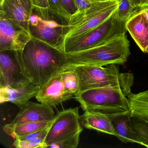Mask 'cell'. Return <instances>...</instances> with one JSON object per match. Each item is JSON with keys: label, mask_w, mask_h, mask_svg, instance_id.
<instances>
[{"label": "cell", "mask_w": 148, "mask_h": 148, "mask_svg": "<svg viewBox=\"0 0 148 148\" xmlns=\"http://www.w3.org/2000/svg\"><path fill=\"white\" fill-rule=\"evenodd\" d=\"M14 52L26 77L40 87L71 67L65 53L33 38L23 51Z\"/></svg>", "instance_id": "cell-1"}, {"label": "cell", "mask_w": 148, "mask_h": 148, "mask_svg": "<svg viewBox=\"0 0 148 148\" xmlns=\"http://www.w3.org/2000/svg\"><path fill=\"white\" fill-rule=\"evenodd\" d=\"M134 80V74L129 72L117 84L87 90L73 98L84 111L99 112L110 118L130 113L128 95L132 92Z\"/></svg>", "instance_id": "cell-2"}, {"label": "cell", "mask_w": 148, "mask_h": 148, "mask_svg": "<svg viewBox=\"0 0 148 148\" xmlns=\"http://www.w3.org/2000/svg\"><path fill=\"white\" fill-rule=\"evenodd\" d=\"M126 34H117L94 47L80 51L65 53L71 65H89L104 66L123 65L131 54Z\"/></svg>", "instance_id": "cell-3"}, {"label": "cell", "mask_w": 148, "mask_h": 148, "mask_svg": "<svg viewBox=\"0 0 148 148\" xmlns=\"http://www.w3.org/2000/svg\"><path fill=\"white\" fill-rule=\"evenodd\" d=\"M118 7L117 0H103L85 10L77 12L69 21L65 42L101 25L115 12Z\"/></svg>", "instance_id": "cell-4"}, {"label": "cell", "mask_w": 148, "mask_h": 148, "mask_svg": "<svg viewBox=\"0 0 148 148\" xmlns=\"http://www.w3.org/2000/svg\"><path fill=\"white\" fill-rule=\"evenodd\" d=\"M116 12L107 20L96 28L83 35L66 40L64 47V53L86 50L105 42L115 35L126 34V21L119 20Z\"/></svg>", "instance_id": "cell-5"}, {"label": "cell", "mask_w": 148, "mask_h": 148, "mask_svg": "<svg viewBox=\"0 0 148 148\" xmlns=\"http://www.w3.org/2000/svg\"><path fill=\"white\" fill-rule=\"evenodd\" d=\"M70 68L76 72L78 77V93L90 89L117 84L125 78L129 73H121L118 66L115 64L104 66L74 65H71Z\"/></svg>", "instance_id": "cell-6"}, {"label": "cell", "mask_w": 148, "mask_h": 148, "mask_svg": "<svg viewBox=\"0 0 148 148\" xmlns=\"http://www.w3.org/2000/svg\"><path fill=\"white\" fill-rule=\"evenodd\" d=\"M67 29L68 24L56 17L43 18L34 11L30 17V31L33 38L63 52Z\"/></svg>", "instance_id": "cell-7"}, {"label": "cell", "mask_w": 148, "mask_h": 148, "mask_svg": "<svg viewBox=\"0 0 148 148\" xmlns=\"http://www.w3.org/2000/svg\"><path fill=\"white\" fill-rule=\"evenodd\" d=\"M79 107L64 110L55 115L45 140V148L83 131Z\"/></svg>", "instance_id": "cell-8"}, {"label": "cell", "mask_w": 148, "mask_h": 148, "mask_svg": "<svg viewBox=\"0 0 148 148\" xmlns=\"http://www.w3.org/2000/svg\"><path fill=\"white\" fill-rule=\"evenodd\" d=\"M32 39L31 33L21 26L0 16V51H21Z\"/></svg>", "instance_id": "cell-9"}, {"label": "cell", "mask_w": 148, "mask_h": 148, "mask_svg": "<svg viewBox=\"0 0 148 148\" xmlns=\"http://www.w3.org/2000/svg\"><path fill=\"white\" fill-rule=\"evenodd\" d=\"M0 51V87L18 88L31 83L21 69L14 51Z\"/></svg>", "instance_id": "cell-10"}, {"label": "cell", "mask_w": 148, "mask_h": 148, "mask_svg": "<svg viewBox=\"0 0 148 148\" xmlns=\"http://www.w3.org/2000/svg\"><path fill=\"white\" fill-rule=\"evenodd\" d=\"M53 106L44 104L29 101L21 109L15 118L11 123L3 127L5 132L14 126L28 122L51 121L55 117Z\"/></svg>", "instance_id": "cell-11"}, {"label": "cell", "mask_w": 148, "mask_h": 148, "mask_svg": "<svg viewBox=\"0 0 148 148\" xmlns=\"http://www.w3.org/2000/svg\"><path fill=\"white\" fill-rule=\"evenodd\" d=\"M34 9L31 0H5L0 6V16L14 21L30 33V19Z\"/></svg>", "instance_id": "cell-12"}, {"label": "cell", "mask_w": 148, "mask_h": 148, "mask_svg": "<svg viewBox=\"0 0 148 148\" xmlns=\"http://www.w3.org/2000/svg\"><path fill=\"white\" fill-rule=\"evenodd\" d=\"M41 103L55 106L66 101L60 73L54 75L40 87L36 97Z\"/></svg>", "instance_id": "cell-13"}, {"label": "cell", "mask_w": 148, "mask_h": 148, "mask_svg": "<svg viewBox=\"0 0 148 148\" xmlns=\"http://www.w3.org/2000/svg\"><path fill=\"white\" fill-rule=\"evenodd\" d=\"M125 27L141 51L145 53L148 46V20L145 14L137 9L127 20Z\"/></svg>", "instance_id": "cell-14"}, {"label": "cell", "mask_w": 148, "mask_h": 148, "mask_svg": "<svg viewBox=\"0 0 148 148\" xmlns=\"http://www.w3.org/2000/svg\"><path fill=\"white\" fill-rule=\"evenodd\" d=\"M40 89L39 86L32 82L18 88L0 87V103L11 102L21 109L36 97Z\"/></svg>", "instance_id": "cell-15"}, {"label": "cell", "mask_w": 148, "mask_h": 148, "mask_svg": "<svg viewBox=\"0 0 148 148\" xmlns=\"http://www.w3.org/2000/svg\"><path fill=\"white\" fill-rule=\"evenodd\" d=\"M81 124L84 128L94 130L117 138L112 122L108 115L93 110L85 111L81 116Z\"/></svg>", "instance_id": "cell-16"}, {"label": "cell", "mask_w": 148, "mask_h": 148, "mask_svg": "<svg viewBox=\"0 0 148 148\" xmlns=\"http://www.w3.org/2000/svg\"><path fill=\"white\" fill-rule=\"evenodd\" d=\"M117 134V138L125 143H142L132 126L130 113L110 118Z\"/></svg>", "instance_id": "cell-17"}, {"label": "cell", "mask_w": 148, "mask_h": 148, "mask_svg": "<svg viewBox=\"0 0 148 148\" xmlns=\"http://www.w3.org/2000/svg\"><path fill=\"white\" fill-rule=\"evenodd\" d=\"M132 116L148 121V90L128 95Z\"/></svg>", "instance_id": "cell-18"}, {"label": "cell", "mask_w": 148, "mask_h": 148, "mask_svg": "<svg viewBox=\"0 0 148 148\" xmlns=\"http://www.w3.org/2000/svg\"><path fill=\"white\" fill-rule=\"evenodd\" d=\"M64 89V96L66 100L74 97L78 93L79 82L77 75L71 68L60 73Z\"/></svg>", "instance_id": "cell-19"}, {"label": "cell", "mask_w": 148, "mask_h": 148, "mask_svg": "<svg viewBox=\"0 0 148 148\" xmlns=\"http://www.w3.org/2000/svg\"><path fill=\"white\" fill-rule=\"evenodd\" d=\"M52 121L28 122L14 126L6 133L14 139L44 129L51 123Z\"/></svg>", "instance_id": "cell-20"}, {"label": "cell", "mask_w": 148, "mask_h": 148, "mask_svg": "<svg viewBox=\"0 0 148 148\" xmlns=\"http://www.w3.org/2000/svg\"><path fill=\"white\" fill-rule=\"evenodd\" d=\"M132 126L142 143L148 148V121L131 116Z\"/></svg>", "instance_id": "cell-21"}, {"label": "cell", "mask_w": 148, "mask_h": 148, "mask_svg": "<svg viewBox=\"0 0 148 148\" xmlns=\"http://www.w3.org/2000/svg\"><path fill=\"white\" fill-rule=\"evenodd\" d=\"M118 7L116 12L118 18L122 21L127 20L137 9L134 8L130 0H117Z\"/></svg>", "instance_id": "cell-22"}, {"label": "cell", "mask_w": 148, "mask_h": 148, "mask_svg": "<svg viewBox=\"0 0 148 148\" xmlns=\"http://www.w3.org/2000/svg\"><path fill=\"white\" fill-rule=\"evenodd\" d=\"M51 14L68 24L71 16L65 11L60 0H49Z\"/></svg>", "instance_id": "cell-23"}, {"label": "cell", "mask_w": 148, "mask_h": 148, "mask_svg": "<svg viewBox=\"0 0 148 148\" xmlns=\"http://www.w3.org/2000/svg\"><path fill=\"white\" fill-rule=\"evenodd\" d=\"M34 7V11L43 18H47L52 16L50 12L49 0H31Z\"/></svg>", "instance_id": "cell-24"}, {"label": "cell", "mask_w": 148, "mask_h": 148, "mask_svg": "<svg viewBox=\"0 0 148 148\" xmlns=\"http://www.w3.org/2000/svg\"><path fill=\"white\" fill-rule=\"evenodd\" d=\"M79 132L73 136L65 138L61 141L48 145V147L53 148H76L79 144L80 135Z\"/></svg>", "instance_id": "cell-25"}, {"label": "cell", "mask_w": 148, "mask_h": 148, "mask_svg": "<svg viewBox=\"0 0 148 148\" xmlns=\"http://www.w3.org/2000/svg\"><path fill=\"white\" fill-rule=\"evenodd\" d=\"M13 145L18 148H45V138H40L30 141H22L15 138Z\"/></svg>", "instance_id": "cell-26"}, {"label": "cell", "mask_w": 148, "mask_h": 148, "mask_svg": "<svg viewBox=\"0 0 148 148\" xmlns=\"http://www.w3.org/2000/svg\"><path fill=\"white\" fill-rule=\"evenodd\" d=\"M52 122L51 123L49 124L46 127L44 128V129H41L38 131L32 132L28 135H25V136H21L15 138L19 139L22 141H30L32 140H34L36 138H45L46 136L51 128V125ZM14 138V139H15Z\"/></svg>", "instance_id": "cell-27"}, {"label": "cell", "mask_w": 148, "mask_h": 148, "mask_svg": "<svg viewBox=\"0 0 148 148\" xmlns=\"http://www.w3.org/2000/svg\"><path fill=\"white\" fill-rule=\"evenodd\" d=\"M64 9L71 17L77 11L75 0H60Z\"/></svg>", "instance_id": "cell-28"}, {"label": "cell", "mask_w": 148, "mask_h": 148, "mask_svg": "<svg viewBox=\"0 0 148 148\" xmlns=\"http://www.w3.org/2000/svg\"><path fill=\"white\" fill-rule=\"evenodd\" d=\"M101 1L103 0H75L76 6L77 8V12L85 10L93 4Z\"/></svg>", "instance_id": "cell-29"}, {"label": "cell", "mask_w": 148, "mask_h": 148, "mask_svg": "<svg viewBox=\"0 0 148 148\" xmlns=\"http://www.w3.org/2000/svg\"><path fill=\"white\" fill-rule=\"evenodd\" d=\"M134 8L139 9L148 5V0H130Z\"/></svg>", "instance_id": "cell-30"}, {"label": "cell", "mask_w": 148, "mask_h": 148, "mask_svg": "<svg viewBox=\"0 0 148 148\" xmlns=\"http://www.w3.org/2000/svg\"><path fill=\"white\" fill-rule=\"evenodd\" d=\"M138 10L142 11L145 14L147 19L148 20V5L144 7L138 9Z\"/></svg>", "instance_id": "cell-31"}, {"label": "cell", "mask_w": 148, "mask_h": 148, "mask_svg": "<svg viewBox=\"0 0 148 148\" xmlns=\"http://www.w3.org/2000/svg\"><path fill=\"white\" fill-rule=\"evenodd\" d=\"M4 1H5V0H0V6L2 5Z\"/></svg>", "instance_id": "cell-32"}, {"label": "cell", "mask_w": 148, "mask_h": 148, "mask_svg": "<svg viewBox=\"0 0 148 148\" xmlns=\"http://www.w3.org/2000/svg\"><path fill=\"white\" fill-rule=\"evenodd\" d=\"M145 53H148V46L146 47V50H145Z\"/></svg>", "instance_id": "cell-33"}]
</instances>
